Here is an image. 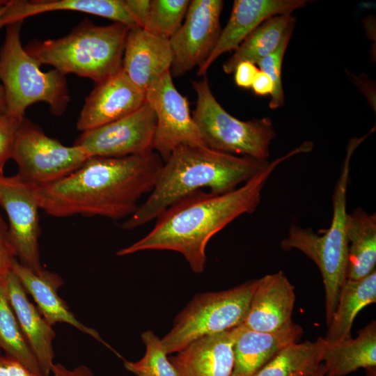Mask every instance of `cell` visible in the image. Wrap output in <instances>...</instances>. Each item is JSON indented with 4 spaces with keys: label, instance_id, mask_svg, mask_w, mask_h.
<instances>
[{
    "label": "cell",
    "instance_id": "obj_25",
    "mask_svg": "<svg viewBox=\"0 0 376 376\" xmlns=\"http://www.w3.org/2000/svg\"><path fill=\"white\" fill-rule=\"evenodd\" d=\"M376 301V270L359 280L347 279L342 285L337 306L324 338L329 345L350 338L353 321L364 307Z\"/></svg>",
    "mask_w": 376,
    "mask_h": 376
},
{
    "label": "cell",
    "instance_id": "obj_21",
    "mask_svg": "<svg viewBox=\"0 0 376 376\" xmlns=\"http://www.w3.org/2000/svg\"><path fill=\"white\" fill-rule=\"evenodd\" d=\"M12 272L26 293L33 297L36 307L48 323L52 326L56 323H67L110 347L95 329L77 320L60 297L58 290L63 281L58 274L45 269L38 274L17 260L13 264Z\"/></svg>",
    "mask_w": 376,
    "mask_h": 376
},
{
    "label": "cell",
    "instance_id": "obj_22",
    "mask_svg": "<svg viewBox=\"0 0 376 376\" xmlns=\"http://www.w3.org/2000/svg\"><path fill=\"white\" fill-rule=\"evenodd\" d=\"M302 333L301 327L293 322L271 332L244 327L233 345L234 363L230 376H253L281 349L297 343Z\"/></svg>",
    "mask_w": 376,
    "mask_h": 376
},
{
    "label": "cell",
    "instance_id": "obj_31",
    "mask_svg": "<svg viewBox=\"0 0 376 376\" xmlns=\"http://www.w3.org/2000/svg\"><path fill=\"white\" fill-rule=\"evenodd\" d=\"M295 21L296 19L294 17L277 48L257 63L259 70L270 77L274 85V90L271 94L269 104L272 109H278L284 104L285 98L281 81V67L283 56L295 27Z\"/></svg>",
    "mask_w": 376,
    "mask_h": 376
},
{
    "label": "cell",
    "instance_id": "obj_4",
    "mask_svg": "<svg viewBox=\"0 0 376 376\" xmlns=\"http://www.w3.org/2000/svg\"><path fill=\"white\" fill-rule=\"evenodd\" d=\"M129 28L113 22L97 26L85 19L70 33L57 39L36 40L24 48L40 65L64 75L73 73L99 83L122 65Z\"/></svg>",
    "mask_w": 376,
    "mask_h": 376
},
{
    "label": "cell",
    "instance_id": "obj_19",
    "mask_svg": "<svg viewBox=\"0 0 376 376\" xmlns=\"http://www.w3.org/2000/svg\"><path fill=\"white\" fill-rule=\"evenodd\" d=\"M8 299L40 365L43 376H49L54 358L56 332L29 300L16 275L11 271L3 277Z\"/></svg>",
    "mask_w": 376,
    "mask_h": 376
},
{
    "label": "cell",
    "instance_id": "obj_10",
    "mask_svg": "<svg viewBox=\"0 0 376 376\" xmlns=\"http://www.w3.org/2000/svg\"><path fill=\"white\" fill-rule=\"evenodd\" d=\"M0 205L8 219L9 238L19 263L39 274L41 265L38 186L17 174L0 175Z\"/></svg>",
    "mask_w": 376,
    "mask_h": 376
},
{
    "label": "cell",
    "instance_id": "obj_3",
    "mask_svg": "<svg viewBox=\"0 0 376 376\" xmlns=\"http://www.w3.org/2000/svg\"><path fill=\"white\" fill-rule=\"evenodd\" d=\"M269 161L215 151L204 146L178 147L164 162L148 198L121 227L131 230L156 219L183 197L208 188L224 194L244 183Z\"/></svg>",
    "mask_w": 376,
    "mask_h": 376
},
{
    "label": "cell",
    "instance_id": "obj_27",
    "mask_svg": "<svg viewBox=\"0 0 376 376\" xmlns=\"http://www.w3.org/2000/svg\"><path fill=\"white\" fill-rule=\"evenodd\" d=\"M327 343L318 337L315 341L294 343L281 349L253 376H308L322 362Z\"/></svg>",
    "mask_w": 376,
    "mask_h": 376
},
{
    "label": "cell",
    "instance_id": "obj_23",
    "mask_svg": "<svg viewBox=\"0 0 376 376\" xmlns=\"http://www.w3.org/2000/svg\"><path fill=\"white\" fill-rule=\"evenodd\" d=\"M322 361L325 376H345L359 368L373 370L376 366V322L359 330L354 338L327 343Z\"/></svg>",
    "mask_w": 376,
    "mask_h": 376
},
{
    "label": "cell",
    "instance_id": "obj_7",
    "mask_svg": "<svg viewBox=\"0 0 376 376\" xmlns=\"http://www.w3.org/2000/svg\"><path fill=\"white\" fill-rule=\"evenodd\" d=\"M192 85L197 95L192 117L204 146L223 153L268 161L270 144L276 134L272 119H237L217 102L206 78Z\"/></svg>",
    "mask_w": 376,
    "mask_h": 376
},
{
    "label": "cell",
    "instance_id": "obj_40",
    "mask_svg": "<svg viewBox=\"0 0 376 376\" xmlns=\"http://www.w3.org/2000/svg\"><path fill=\"white\" fill-rule=\"evenodd\" d=\"M308 376H325V369L323 363H321L318 369L313 374Z\"/></svg>",
    "mask_w": 376,
    "mask_h": 376
},
{
    "label": "cell",
    "instance_id": "obj_32",
    "mask_svg": "<svg viewBox=\"0 0 376 376\" xmlns=\"http://www.w3.org/2000/svg\"><path fill=\"white\" fill-rule=\"evenodd\" d=\"M21 121L6 113L0 115V175L3 174L6 163L11 159L17 132Z\"/></svg>",
    "mask_w": 376,
    "mask_h": 376
},
{
    "label": "cell",
    "instance_id": "obj_26",
    "mask_svg": "<svg viewBox=\"0 0 376 376\" xmlns=\"http://www.w3.org/2000/svg\"><path fill=\"white\" fill-rule=\"evenodd\" d=\"M293 18L291 14H283L263 22L242 41L224 63V72H234L237 65L243 61L257 64L273 52L281 43Z\"/></svg>",
    "mask_w": 376,
    "mask_h": 376
},
{
    "label": "cell",
    "instance_id": "obj_5",
    "mask_svg": "<svg viewBox=\"0 0 376 376\" xmlns=\"http://www.w3.org/2000/svg\"><path fill=\"white\" fill-rule=\"evenodd\" d=\"M366 139L354 137L347 146L346 156L334 187L333 214L330 226L322 235L310 228L292 226L281 243L285 251L297 249L305 254L319 268L325 291L326 322L330 323L335 312L340 290L347 280V191L351 159L354 150Z\"/></svg>",
    "mask_w": 376,
    "mask_h": 376
},
{
    "label": "cell",
    "instance_id": "obj_1",
    "mask_svg": "<svg viewBox=\"0 0 376 376\" xmlns=\"http://www.w3.org/2000/svg\"><path fill=\"white\" fill-rule=\"evenodd\" d=\"M306 152L305 146L301 144L269 162L230 191L214 194L198 190L183 197L156 218L154 227L147 235L116 254L123 256L146 250L173 251L184 256L194 273H202L210 240L236 218L253 213L274 169L292 156Z\"/></svg>",
    "mask_w": 376,
    "mask_h": 376
},
{
    "label": "cell",
    "instance_id": "obj_34",
    "mask_svg": "<svg viewBox=\"0 0 376 376\" xmlns=\"http://www.w3.org/2000/svg\"><path fill=\"white\" fill-rule=\"evenodd\" d=\"M0 376H38L19 361L0 354Z\"/></svg>",
    "mask_w": 376,
    "mask_h": 376
},
{
    "label": "cell",
    "instance_id": "obj_9",
    "mask_svg": "<svg viewBox=\"0 0 376 376\" xmlns=\"http://www.w3.org/2000/svg\"><path fill=\"white\" fill-rule=\"evenodd\" d=\"M91 156L81 146H66L24 118L18 127L11 159L17 175L36 185L58 181L79 168Z\"/></svg>",
    "mask_w": 376,
    "mask_h": 376
},
{
    "label": "cell",
    "instance_id": "obj_38",
    "mask_svg": "<svg viewBox=\"0 0 376 376\" xmlns=\"http://www.w3.org/2000/svg\"><path fill=\"white\" fill-rule=\"evenodd\" d=\"M49 376H95L85 366H79L73 369H68L61 363H54Z\"/></svg>",
    "mask_w": 376,
    "mask_h": 376
},
{
    "label": "cell",
    "instance_id": "obj_16",
    "mask_svg": "<svg viewBox=\"0 0 376 376\" xmlns=\"http://www.w3.org/2000/svg\"><path fill=\"white\" fill-rule=\"evenodd\" d=\"M294 287L279 271L258 279L247 313L241 324L250 330L271 332L292 323Z\"/></svg>",
    "mask_w": 376,
    "mask_h": 376
},
{
    "label": "cell",
    "instance_id": "obj_12",
    "mask_svg": "<svg viewBox=\"0 0 376 376\" xmlns=\"http://www.w3.org/2000/svg\"><path fill=\"white\" fill-rule=\"evenodd\" d=\"M223 5L221 0L190 1L184 23L169 38L172 77L184 75L207 59L221 31L219 17Z\"/></svg>",
    "mask_w": 376,
    "mask_h": 376
},
{
    "label": "cell",
    "instance_id": "obj_24",
    "mask_svg": "<svg viewBox=\"0 0 376 376\" xmlns=\"http://www.w3.org/2000/svg\"><path fill=\"white\" fill-rule=\"evenodd\" d=\"M347 279L359 280L375 270L376 215L357 208L347 214Z\"/></svg>",
    "mask_w": 376,
    "mask_h": 376
},
{
    "label": "cell",
    "instance_id": "obj_28",
    "mask_svg": "<svg viewBox=\"0 0 376 376\" xmlns=\"http://www.w3.org/2000/svg\"><path fill=\"white\" fill-rule=\"evenodd\" d=\"M3 277L0 282V349L6 355L19 361L37 375L43 376L8 299Z\"/></svg>",
    "mask_w": 376,
    "mask_h": 376
},
{
    "label": "cell",
    "instance_id": "obj_8",
    "mask_svg": "<svg viewBox=\"0 0 376 376\" xmlns=\"http://www.w3.org/2000/svg\"><path fill=\"white\" fill-rule=\"evenodd\" d=\"M258 282L253 279L227 290L195 295L161 339L166 353L175 354L198 338L240 325Z\"/></svg>",
    "mask_w": 376,
    "mask_h": 376
},
{
    "label": "cell",
    "instance_id": "obj_6",
    "mask_svg": "<svg viewBox=\"0 0 376 376\" xmlns=\"http://www.w3.org/2000/svg\"><path fill=\"white\" fill-rule=\"evenodd\" d=\"M22 22L6 26L0 51V80L4 89L6 113L22 120L28 107L43 102L54 115H62L70 100L65 75L55 69L41 70L40 63L22 45Z\"/></svg>",
    "mask_w": 376,
    "mask_h": 376
},
{
    "label": "cell",
    "instance_id": "obj_42",
    "mask_svg": "<svg viewBox=\"0 0 376 376\" xmlns=\"http://www.w3.org/2000/svg\"><path fill=\"white\" fill-rule=\"evenodd\" d=\"M2 277H3V276H2ZM2 277H0V282H1V280Z\"/></svg>",
    "mask_w": 376,
    "mask_h": 376
},
{
    "label": "cell",
    "instance_id": "obj_36",
    "mask_svg": "<svg viewBox=\"0 0 376 376\" xmlns=\"http://www.w3.org/2000/svg\"><path fill=\"white\" fill-rule=\"evenodd\" d=\"M125 2L140 27L143 28L149 10L150 0H125Z\"/></svg>",
    "mask_w": 376,
    "mask_h": 376
},
{
    "label": "cell",
    "instance_id": "obj_41",
    "mask_svg": "<svg viewBox=\"0 0 376 376\" xmlns=\"http://www.w3.org/2000/svg\"><path fill=\"white\" fill-rule=\"evenodd\" d=\"M7 2H8V1L0 0V6H2L6 4Z\"/></svg>",
    "mask_w": 376,
    "mask_h": 376
},
{
    "label": "cell",
    "instance_id": "obj_37",
    "mask_svg": "<svg viewBox=\"0 0 376 376\" xmlns=\"http://www.w3.org/2000/svg\"><path fill=\"white\" fill-rule=\"evenodd\" d=\"M251 88H252L256 95H266L272 93L274 85L270 77L266 73L259 70Z\"/></svg>",
    "mask_w": 376,
    "mask_h": 376
},
{
    "label": "cell",
    "instance_id": "obj_17",
    "mask_svg": "<svg viewBox=\"0 0 376 376\" xmlns=\"http://www.w3.org/2000/svg\"><path fill=\"white\" fill-rule=\"evenodd\" d=\"M172 61L169 39L143 28L129 29L121 69L139 88L146 91L170 71Z\"/></svg>",
    "mask_w": 376,
    "mask_h": 376
},
{
    "label": "cell",
    "instance_id": "obj_11",
    "mask_svg": "<svg viewBox=\"0 0 376 376\" xmlns=\"http://www.w3.org/2000/svg\"><path fill=\"white\" fill-rule=\"evenodd\" d=\"M146 101L156 116L152 150L163 162L179 146H204L189 103L175 88L170 71L148 88Z\"/></svg>",
    "mask_w": 376,
    "mask_h": 376
},
{
    "label": "cell",
    "instance_id": "obj_2",
    "mask_svg": "<svg viewBox=\"0 0 376 376\" xmlns=\"http://www.w3.org/2000/svg\"><path fill=\"white\" fill-rule=\"evenodd\" d=\"M163 164L154 151L119 157H91L65 178L38 186L40 207L57 217H130L139 198L152 191Z\"/></svg>",
    "mask_w": 376,
    "mask_h": 376
},
{
    "label": "cell",
    "instance_id": "obj_29",
    "mask_svg": "<svg viewBox=\"0 0 376 376\" xmlns=\"http://www.w3.org/2000/svg\"><path fill=\"white\" fill-rule=\"evenodd\" d=\"M189 0H150L143 29L169 39L180 27Z\"/></svg>",
    "mask_w": 376,
    "mask_h": 376
},
{
    "label": "cell",
    "instance_id": "obj_39",
    "mask_svg": "<svg viewBox=\"0 0 376 376\" xmlns=\"http://www.w3.org/2000/svg\"><path fill=\"white\" fill-rule=\"evenodd\" d=\"M6 5V4L2 6H0V17L3 13V12L5 11ZM6 111V104L4 89L1 83H0V115L5 113Z\"/></svg>",
    "mask_w": 376,
    "mask_h": 376
},
{
    "label": "cell",
    "instance_id": "obj_20",
    "mask_svg": "<svg viewBox=\"0 0 376 376\" xmlns=\"http://www.w3.org/2000/svg\"><path fill=\"white\" fill-rule=\"evenodd\" d=\"M70 10L105 17L129 29L141 28L125 0H10L0 17V27L51 11Z\"/></svg>",
    "mask_w": 376,
    "mask_h": 376
},
{
    "label": "cell",
    "instance_id": "obj_35",
    "mask_svg": "<svg viewBox=\"0 0 376 376\" xmlns=\"http://www.w3.org/2000/svg\"><path fill=\"white\" fill-rule=\"evenodd\" d=\"M258 70L256 65L251 62H241L234 71L236 84L244 88H251Z\"/></svg>",
    "mask_w": 376,
    "mask_h": 376
},
{
    "label": "cell",
    "instance_id": "obj_33",
    "mask_svg": "<svg viewBox=\"0 0 376 376\" xmlns=\"http://www.w3.org/2000/svg\"><path fill=\"white\" fill-rule=\"evenodd\" d=\"M16 258L8 228L0 216V277L12 271L13 264L17 260Z\"/></svg>",
    "mask_w": 376,
    "mask_h": 376
},
{
    "label": "cell",
    "instance_id": "obj_13",
    "mask_svg": "<svg viewBox=\"0 0 376 376\" xmlns=\"http://www.w3.org/2000/svg\"><path fill=\"white\" fill-rule=\"evenodd\" d=\"M156 116L146 101L131 114L82 132L75 145L91 157H119L153 151Z\"/></svg>",
    "mask_w": 376,
    "mask_h": 376
},
{
    "label": "cell",
    "instance_id": "obj_14",
    "mask_svg": "<svg viewBox=\"0 0 376 376\" xmlns=\"http://www.w3.org/2000/svg\"><path fill=\"white\" fill-rule=\"evenodd\" d=\"M146 102V91L136 86L120 68L97 83L86 97L77 122L82 132L124 118Z\"/></svg>",
    "mask_w": 376,
    "mask_h": 376
},
{
    "label": "cell",
    "instance_id": "obj_18",
    "mask_svg": "<svg viewBox=\"0 0 376 376\" xmlns=\"http://www.w3.org/2000/svg\"><path fill=\"white\" fill-rule=\"evenodd\" d=\"M240 324L198 338L169 358L178 376H230L234 343L242 331Z\"/></svg>",
    "mask_w": 376,
    "mask_h": 376
},
{
    "label": "cell",
    "instance_id": "obj_15",
    "mask_svg": "<svg viewBox=\"0 0 376 376\" xmlns=\"http://www.w3.org/2000/svg\"><path fill=\"white\" fill-rule=\"evenodd\" d=\"M311 1L307 0H235L230 18L221 31L217 44L198 70L205 75L212 63L226 52L235 50L242 41L265 20L279 15L291 14Z\"/></svg>",
    "mask_w": 376,
    "mask_h": 376
},
{
    "label": "cell",
    "instance_id": "obj_30",
    "mask_svg": "<svg viewBox=\"0 0 376 376\" xmlns=\"http://www.w3.org/2000/svg\"><path fill=\"white\" fill-rule=\"evenodd\" d=\"M141 340L146 347L143 357L136 361L125 360V368L136 376H178L161 339L148 330L141 334Z\"/></svg>",
    "mask_w": 376,
    "mask_h": 376
}]
</instances>
